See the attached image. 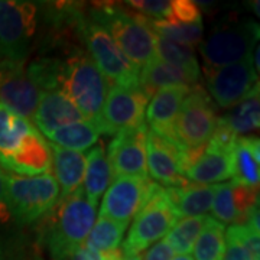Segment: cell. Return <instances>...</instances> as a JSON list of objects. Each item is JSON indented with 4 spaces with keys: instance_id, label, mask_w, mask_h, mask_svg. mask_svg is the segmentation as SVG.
Wrapping results in <instances>:
<instances>
[{
    "instance_id": "1",
    "label": "cell",
    "mask_w": 260,
    "mask_h": 260,
    "mask_svg": "<svg viewBox=\"0 0 260 260\" xmlns=\"http://www.w3.org/2000/svg\"><path fill=\"white\" fill-rule=\"evenodd\" d=\"M88 18L109 32L116 45L136 67L156 58L158 35L149 28V18L116 3H93Z\"/></svg>"
},
{
    "instance_id": "2",
    "label": "cell",
    "mask_w": 260,
    "mask_h": 260,
    "mask_svg": "<svg viewBox=\"0 0 260 260\" xmlns=\"http://www.w3.org/2000/svg\"><path fill=\"white\" fill-rule=\"evenodd\" d=\"M49 214L44 234L48 251L52 260H70L93 229L95 207L85 198L83 188H78L59 200Z\"/></svg>"
},
{
    "instance_id": "3",
    "label": "cell",
    "mask_w": 260,
    "mask_h": 260,
    "mask_svg": "<svg viewBox=\"0 0 260 260\" xmlns=\"http://www.w3.org/2000/svg\"><path fill=\"white\" fill-rule=\"evenodd\" d=\"M5 200L10 217L25 225L49 213L59 201V186L52 174L20 177L5 172Z\"/></svg>"
},
{
    "instance_id": "4",
    "label": "cell",
    "mask_w": 260,
    "mask_h": 260,
    "mask_svg": "<svg viewBox=\"0 0 260 260\" xmlns=\"http://www.w3.org/2000/svg\"><path fill=\"white\" fill-rule=\"evenodd\" d=\"M179 221L174 213L167 188L156 182L149 186L145 203L130 225L127 239L123 242L120 250L124 257L140 254L150 244L159 242Z\"/></svg>"
},
{
    "instance_id": "5",
    "label": "cell",
    "mask_w": 260,
    "mask_h": 260,
    "mask_svg": "<svg viewBox=\"0 0 260 260\" xmlns=\"http://www.w3.org/2000/svg\"><path fill=\"white\" fill-rule=\"evenodd\" d=\"M107 85V80L84 49L80 48L67 56L62 91L73 100L85 120L93 123L99 120Z\"/></svg>"
},
{
    "instance_id": "6",
    "label": "cell",
    "mask_w": 260,
    "mask_h": 260,
    "mask_svg": "<svg viewBox=\"0 0 260 260\" xmlns=\"http://www.w3.org/2000/svg\"><path fill=\"white\" fill-rule=\"evenodd\" d=\"M257 39L259 25L256 22H229L214 28L198 47L205 67L218 68L243 61H251Z\"/></svg>"
},
{
    "instance_id": "7",
    "label": "cell",
    "mask_w": 260,
    "mask_h": 260,
    "mask_svg": "<svg viewBox=\"0 0 260 260\" xmlns=\"http://www.w3.org/2000/svg\"><path fill=\"white\" fill-rule=\"evenodd\" d=\"M81 41L87 48L88 56L112 85H140L139 67H136L121 52L106 29L87 15L81 25Z\"/></svg>"
},
{
    "instance_id": "8",
    "label": "cell",
    "mask_w": 260,
    "mask_h": 260,
    "mask_svg": "<svg viewBox=\"0 0 260 260\" xmlns=\"http://www.w3.org/2000/svg\"><path fill=\"white\" fill-rule=\"evenodd\" d=\"M38 25V8L32 2L0 0V52L6 61L23 64Z\"/></svg>"
},
{
    "instance_id": "9",
    "label": "cell",
    "mask_w": 260,
    "mask_h": 260,
    "mask_svg": "<svg viewBox=\"0 0 260 260\" xmlns=\"http://www.w3.org/2000/svg\"><path fill=\"white\" fill-rule=\"evenodd\" d=\"M217 110L201 85L191 87L175 121L177 139L189 149L205 148L217 127Z\"/></svg>"
},
{
    "instance_id": "10",
    "label": "cell",
    "mask_w": 260,
    "mask_h": 260,
    "mask_svg": "<svg viewBox=\"0 0 260 260\" xmlns=\"http://www.w3.org/2000/svg\"><path fill=\"white\" fill-rule=\"evenodd\" d=\"M150 97L140 85H112L103 104L102 114L94 123L100 135H116L120 130L145 124V113Z\"/></svg>"
},
{
    "instance_id": "11",
    "label": "cell",
    "mask_w": 260,
    "mask_h": 260,
    "mask_svg": "<svg viewBox=\"0 0 260 260\" xmlns=\"http://www.w3.org/2000/svg\"><path fill=\"white\" fill-rule=\"evenodd\" d=\"M208 91L221 109H232L243 100L259 94V75L251 61L225 67H204Z\"/></svg>"
},
{
    "instance_id": "12",
    "label": "cell",
    "mask_w": 260,
    "mask_h": 260,
    "mask_svg": "<svg viewBox=\"0 0 260 260\" xmlns=\"http://www.w3.org/2000/svg\"><path fill=\"white\" fill-rule=\"evenodd\" d=\"M186 149L182 143H177L159 136L148 129L146 133V165L148 175L164 188L184 186L188 182L184 174V160Z\"/></svg>"
},
{
    "instance_id": "13",
    "label": "cell",
    "mask_w": 260,
    "mask_h": 260,
    "mask_svg": "<svg viewBox=\"0 0 260 260\" xmlns=\"http://www.w3.org/2000/svg\"><path fill=\"white\" fill-rule=\"evenodd\" d=\"M146 123L120 130L107 146V160L112 169V178H149L146 165Z\"/></svg>"
},
{
    "instance_id": "14",
    "label": "cell",
    "mask_w": 260,
    "mask_h": 260,
    "mask_svg": "<svg viewBox=\"0 0 260 260\" xmlns=\"http://www.w3.org/2000/svg\"><path fill=\"white\" fill-rule=\"evenodd\" d=\"M149 178L120 177L114 178L104 192L100 207V217H106L119 223L127 224L139 213L145 203L149 186Z\"/></svg>"
},
{
    "instance_id": "15",
    "label": "cell",
    "mask_w": 260,
    "mask_h": 260,
    "mask_svg": "<svg viewBox=\"0 0 260 260\" xmlns=\"http://www.w3.org/2000/svg\"><path fill=\"white\" fill-rule=\"evenodd\" d=\"M41 91L29 81L23 64L3 59L0 62V104L26 120H32Z\"/></svg>"
},
{
    "instance_id": "16",
    "label": "cell",
    "mask_w": 260,
    "mask_h": 260,
    "mask_svg": "<svg viewBox=\"0 0 260 260\" xmlns=\"http://www.w3.org/2000/svg\"><path fill=\"white\" fill-rule=\"evenodd\" d=\"M52 167L51 146L35 127L22 140L16 152L9 156H0V168L20 174L22 177H38L48 174Z\"/></svg>"
},
{
    "instance_id": "17",
    "label": "cell",
    "mask_w": 260,
    "mask_h": 260,
    "mask_svg": "<svg viewBox=\"0 0 260 260\" xmlns=\"http://www.w3.org/2000/svg\"><path fill=\"white\" fill-rule=\"evenodd\" d=\"M189 90L191 87L186 85H175L155 91L150 97V102L145 113V117L149 124L148 129L155 132L159 136L181 143L175 135V121L181 110L182 102L186 94L189 93Z\"/></svg>"
},
{
    "instance_id": "18",
    "label": "cell",
    "mask_w": 260,
    "mask_h": 260,
    "mask_svg": "<svg viewBox=\"0 0 260 260\" xmlns=\"http://www.w3.org/2000/svg\"><path fill=\"white\" fill-rule=\"evenodd\" d=\"M83 120L85 119L81 112L62 90L41 93L37 110L32 117L38 132L45 136L59 127Z\"/></svg>"
},
{
    "instance_id": "19",
    "label": "cell",
    "mask_w": 260,
    "mask_h": 260,
    "mask_svg": "<svg viewBox=\"0 0 260 260\" xmlns=\"http://www.w3.org/2000/svg\"><path fill=\"white\" fill-rule=\"evenodd\" d=\"M188 182L211 185L233 178V152L214 148L207 143L204 152L185 172Z\"/></svg>"
},
{
    "instance_id": "20",
    "label": "cell",
    "mask_w": 260,
    "mask_h": 260,
    "mask_svg": "<svg viewBox=\"0 0 260 260\" xmlns=\"http://www.w3.org/2000/svg\"><path fill=\"white\" fill-rule=\"evenodd\" d=\"M52 152V165L59 186V200L75 192L83 184L87 156L83 152H75L70 149H62L54 143L49 145Z\"/></svg>"
},
{
    "instance_id": "21",
    "label": "cell",
    "mask_w": 260,
    "mask_h": 260,
    "mask_svg": "<svg viewBox=\"0 0 260 260\" xmlns=\"http://www.w3.org/2000/svg\"><path fill=\"white\" fill-rule=\"evenodd\" d=\"M168 198L178 220L200 217L211 210L215 185L186 184L184 186L167 188Z\"/></svg>"
},
{
    "instance_id": "22",
    "label": "cell",
    "mask_w": 260,
    "mask_h": 260,
    "mask_svg": "<svg viewBox=\"0 0 260 260\" xmlns=\"http://www.w3.org/2000/svg\"><path fill=\"white\" fill-rule=\"evenodd\" d=\"M198 81H200L198 78L186 73L185 70L164 62L158 58L152 59L145 65L139 74L140 87L145 88L150 95H153V93L160 88L175 87V85L192 87L197 85Z\"/></svg>"
},
{
    "instance_id": "23",
    "label": "cell",
    "mask_w": 260,
    "mask_h": 260,
    "mask_svg": "<svg viewBox=\"0 0 260 260\" xmlns=\"http://www.w3.org/2000/svg\"><path fill=\"white\" fill-rule=\"evenodd\" d=\"M260 145L254 136L237 138L233 150V181L242 185L259 186Z\"/></svg>"
},
{
    "instance_id": "24",
    "label": "cell",
    "mask_w": 260,
    "mask_h": 260,
    "mask_svg": "<svg viewBox=\"0 0 260 260\" xmlns=\"http://www.w3.org/2000/svg\"><path fill=\"white\" fill-rule=\"evenodd\" d=\"M83 182V192L85 198L94 207H97L100 198L107 191L112 182V169L109 165L103 143L95 145L90 150L87 156V167H85Z\"/></svg>"
},
{
    "instance_id": "25",
    "label": "cell",
    "mask_w": 260,
    "mask_h": 260,
    "mask_svg": "<svg viewBox=\"0 0 260 260\" xmlns=\"http://www.w3.org/2000/svg\"><path fill=\"white\" fill-rule=\"evenodd\" d=\"M26 77L41 93L62 90L65 81V61L56 56H39L26 68Z\"/></svg>"
},
{
    "instance_id": "26",
    "label": "cell",
    "mask_w": 260,
    "mask_h": 260,
    "mask_svg": "<svg viewBox=\"0 0 260 260\" xmlns=\"http://www.w3.org/2000/svg\"><path fill=\"white\" fill-rule=\"evenodd\" d=\"M47 138L59 148L83 152L95 145L100 138V132L93 121L83 120L54 130Z\"/></svg>"
},
{
    "instance_id": "27",
    "label": "cell",
    "mask_w": 260,
    "mask_h": 260,
    "mask_svg": "<svg viewBox=\"0 0 260 260\" xmlns=\"http://www.w3.org/2000/svg\"><path fill=\"white\" fill-rule=\"evenodd\" d=\"M34 126L25 117L0 104V156L16 152Z\"/></svg>"
},
{
    "instance_id": "28",
    "label": "cell",
    "mask_w": 260,
    "mask_h": 260,
    "mask_svg": "<svg viewBox=\"0 0 260 260\" xmlns=\"http://www.w3.org/2000/svg\"><path fill=\"white\" fill-rule=\"evenodd\" d=\"M126 230H127L126 224L99 215L97 221L85 240V247L100 254L117 250L123 242Z\"/></svg>"
},
{
    "instance_id": "29",
    "label": "cell",
    "mask_w": 260,
    "mask_h": 260,
    "mask_svg": "<svg viewBox=\"0 0 260 260\" xmlns=\"http://www.w3.org/2000/svg\"><path fill=\"white\" fill-rule=\"evenodd\" d=\"M220 119L237 138L240 135L244 136L247 133L257 132L260 126L259 94L251 95L242 103H239Z\"/></svg>"
},
{
    "instance_id": "30",
    "label": "cell",
    "mask_w": 260,
    "mask_h": 260,
    "mask_svg": "<svg viewBox=\"0 0 260 260\" xmlns=\"http://www.w3.org/2000/svg\"><path fill=\"white\" fill-rule=\"evenodd\" d=\"M195 260H223L225 253V227L207 217L203 232L194 244Z\"/></svg>"
},
{
    "instance_id": "31",
    "label": "cell",
    "mask_w": 260,
    "mask_h": 260,
    "mask_svg": "<svg viewBox=\"0 0 260 260\" xmlns=\"http://www.w3.org/2000/svg\"><path fill=\"white\" fill-rule=\"evenodd\" d=\"M156 58L164 62L185 70L186 73H189L192 77L200 80V65H198L192 47L158 37Z\"/></svg>"
},
{
    "instance_id": "32",
    "label": "cell",
    "mask_w": 260,
    "mask_h": 260,
    "mask_svg": "<svg viewBox=\"0 0 260 260\" xmlns=\"http://www.w3.org/2000/svg\"><path fill=\"white\" fill-rule=\"evenodd\" d=\"M205 221H207L205 215L188 217L177 221V224L168 232L165 239L172 251L178 253L179 256L189 254V251L194 249V244L200 233L204 229Z\"/></svg>"
},
{
    "instance_id": "33",
    "label": "cell",
    "mask_w": 260,
    "mask_h": 260,
    "mask_svg": "<svg viewBox=\"0 0 260 260\" xmlns=\"http://www.w3.org/2000/svg\"><path fill=\"white\" fill-rule=\"evenodd\" d=\"M149 28L158 37L174 41L178 44H185L194 48L200 45L204 35L203 22L198 23H175L168 20H153L149 19Z\"/></svg>"
},
{
    "instance_id": "34",
    "label": "cell",
    "mask_w": 260,
    "mask_h": 260,
    "mask_svg": "<svg viewBox=\"0 0 260 260\" xmlns=\"http://www.w3.org/2000/svg\"><path fill=\"white\" fill-rule=\"evenodd\" d=\"M211 213H213L211 218L223 225L225 224L233 225L236 223V208H234V201H233V182L215 185Z\"/></svg>"
},
{
    "instance_id": "35",
    "label": "cell",
    "mask_w": 260,
    "mask_h": 260,
    "mask_svg": "<svg viewBox=\"0 0 260 260\" xmlns=\"http://www.w3.org/2000/svg\"><path fill=\"white\" fill-rule=\"evenodd\" d=\"M233 182V201L236 208V223L244 224L253 210L259 208V186L242 185Z\"/></svg>"
},
{
    "instance_id": "36",
    "label": "cell",
    "mask_w": 260,
    "mask_h": 260,
    "mask_svg": "<svg viewBox=\"0 0 260 260\" xmlns=\"http://www.w3.org/2000/svg\"><path fill=\"white\" fill-rule=\"evenodd\" d=\"M175 23H198L203 22L201 10L198 5L191 0H174L171 2V10L165 19Z\"/></svg>"
},
{
    "instance_id": "37",
    "label": "cell",
    "mask_w": 260,
    "mask_h": 260,
    "mask_svg": "<svg viewBox=\"0 0 260 260\" xmlns=\"http://www.w3.org/2000/svg\"><path fill=\"white\" fill-rule=\"evenodd\" d=\"M227 234L242 244L250 254L251 260H260L259 233L251 230L246 224H233L227 230Z\"/></svg>"
},
{
    "instance_id": "38",
    "label": "cell",
    "mask_w": 260,
    "mask_h": 260,
    "mask_svg": "<svg viewBox=\"0 0 260 260\" xmlns=\"http://www.w3.org/2000/svg\"><path fill=\"white\" fill-rule=\"evenodd\" d=\"M126 5L153 20H165L171 10V2L168 0H130Z\"/></svg>"
},
{
    "instance_id": "39",
    "label": "cell",
    "mask_w": 260,
    "mask_h": 260,
    "mask_svg": "<svg viewBox=\"0 0 260 260\" xmlns=\"http://www.w3.org/2000/svg\"><path fill=\"white\" fill-rule=\"evenodd\" d=\"M223 260H251V257L240 243L225 234V253Z\"/></svg>"
},
{
    "instance_id": "40",
    "label": "cell",
    "mask_w": 260,
    "mask_h": 260,
    "mask_svg": "<svg viewBox=\"0 0 260 260\" xmlns=\"http://www.w3.org/2000/svg\"><path fill=\"white\" fill-rule=\"evenodd\" d=\"M174 256V251L169 247L167 240H159L156 242L149 251L143 256V260H171Z\"/></svg>"
},
{
    "instance_id": "41",
    "label": "cell",
    "mask_w": 260,
    "mask_h": 260,
    "mask_svg": "<svg viewBox=\"0 0 260 260\" xmlns=\"http://www.w3.org/2000/svg\"><path fill=\"white\" fill-rule=\"evenodd\" d=\"M70 260H103V254L91 250L85 246H80L77 250L71 254Z\"/></svg>"
},
{
    "instance_id": "42",
    "label": "cell",
    "mask_w": 260,
    "mask_h": 260,
    "mask_svg": "<svg viewBox=\"0 0 260 260\" xmlns=\"http://www.w3.org/2000/svg\"><path fill=\"white\" fill-rule=\"evenodd\" d=\"M10 218L8 207H6V200H5V171L0 168V220L8 221Z\"/></svg>"
},
{
    "instance_id": "43",
    "label": "cell",
    "mask_w": 260,
    "mask_h": 260,
    "mask_svg": "<svg viewBox=\"0 0 260 260\" xmlns=\"http://www.w3.org/2000/svg\"><path fill=\"white\" fill-rule=\"evenodd\" d=\"M103 260H124V256H123L120 247H119L117 250L110 251V253H106V254H103Z\"/></svg>"
},
{
    "instance_id": "44",
    "label": "cell",
    "mask_w": 260,
    "mask_h": 260,
    "mask_svg": "<svg viewBox=\"0 0 260 260\" xmlns=\"http://www.w3.org/2000/svg\"><path fill=\"white\" fill-rule=\"evenodd\" d=\"M171 260H194L192 259V256H189V254H181V256H177V257H174V259Z\"/></svg>"
},
{
    "instance_id": "45",
    "label": "cell",
    "mask_w": 260,
    "mask_h": 260,
    "mask_svg": "<svg viewBox=\"0 0 260 260\" xmlns=\"http://www.w3.org/2000/svg\"><path fill=\"white\" fill-rule=\"evenodd\" d=\"M124 260H143V256H142V253H140V254H136V256H129V257H124Z\"/></svg>"
}]
</instances>
